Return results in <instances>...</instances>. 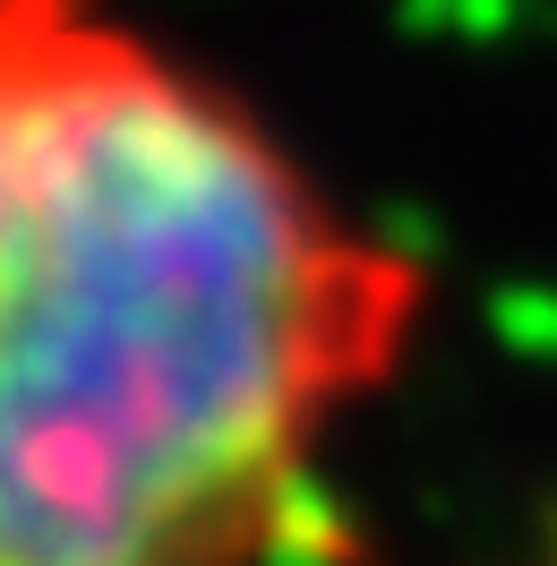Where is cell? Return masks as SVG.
<instances>
[{
    "instance_id": "6da1fadb",
    "label": "cell",
    "mask_w": 557,
    "mask_h": 566,
    "mask_svg": "<svg viewBox=\"0 0 557 566\" xmlns=\"http://www.w3.org/2000/svg\"><path fill=\"white\" fill-rule=\"evenodd\" d=\"M429 310L129 0H0V566H301Z\"/></svg>"
}]
</instances>
